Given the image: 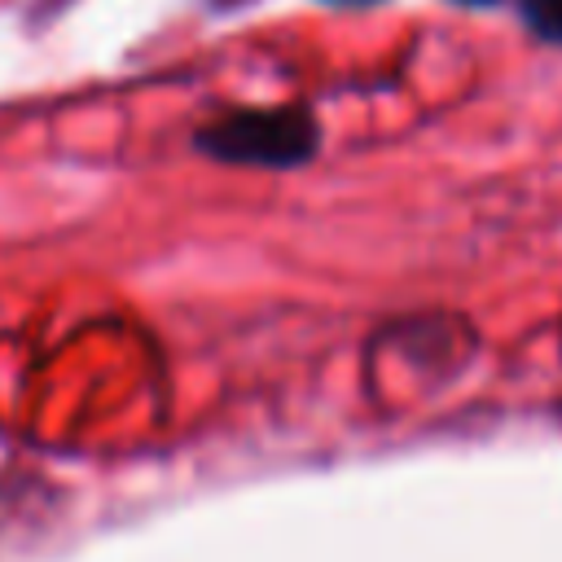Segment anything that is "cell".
<instances>
[{
	"label": "cell",
	"mask_w": 562,
	"mask_h": 562,
	"mask_svg": "<svg viewBox=\"0 0 562 562\" xmlns=\"http://www.w3.org/2000/svg\"><path fill=\"white\" fill-rule=\"evenodd\" d=\"M198 140L202 149L228 162L290 167L316 149V123L303 110H241L206 127Z\"/></svg>",
	"instance_id": "1"
},
{
	"label": "cell",
	"mask_w": 562,
	"mask_h": 562,
	"mask_svg": "<svg viewBox=\"0 0 562 562\" xmlns=\"http://www.w3.org/2000/svg\"><path fill=\"white\" fill-rule=\"evenodd\" d=\"M461 4H492V0H461Z\"/></svg>",
	"instance_id": "4"
},
{
	"label": "cell",
	"mask_w": 562,
	"mask_h": 562,
	"mask_svg": "<svg viewBox=\"0 0 562 562\" xmlns=\"http://www.w3.org/2000/svg\"><path fill=\"white\" fill-rule=\"evenodd\" d=\"M338 4H373V0H338Z\"/></svg>",
	"instance_id": "3"
},
{
	"label": "cell",
	"mask_w": 562,
	"mask_h": 562,
	"mask_svg": "<svg viewBox=\"0 0 562 562\" xmlns=\"http://www.w3.org/2000/svg\"><path fill=\"white\" fill-rule=\"evenodd\" d=\"M522 18L536 35L562 44V0H522Z\"/></svg>",
	"instance_id": "2"
}]
</instances>
